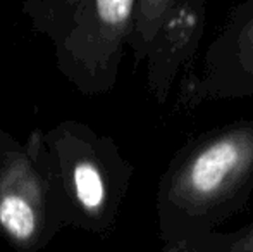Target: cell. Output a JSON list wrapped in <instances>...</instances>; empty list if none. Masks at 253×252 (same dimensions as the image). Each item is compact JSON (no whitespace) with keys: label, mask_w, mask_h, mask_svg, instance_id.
Returning a JSON list of instances; mask_svg holds the SVG:
<instances>
[{"label":"cell","mask_w":253,"mask_h":252,"mask_svg":"<svg viewBox=\"0 0 253 252\" xmlns=\"http://www.w3.org/2000/svg\"><path fill=\"white\" fill-rule=\"evenodd\" d=\"M136 0H26L35 30L55 45L57 64L83 92L109 83Z\"/></svg>","instance_id":"1"},{"label":"cell","mask_w":253,"mask_h":252,"mask_svg":"<svg viewBox=\"0 0 253 252\" xmlns=\"http://www.w3.org/2000/svg\"><path fill=\"white\" fill-rule=\"evenodd\" d=\"M253 161V137L243 131L210 142L190 161L179 176L177 195L205 204L226 194Z\"/></svg>","instance_id":"3"},{"label":"cell","mask_w":253,"mask_h":252,"mask_svg":"<svg viewBox=\"0 0 253 252\" xmlns=\"http://www.w3.org/2000/svg\"><path fill=\"white\" fill-rule=\"evenodd\" d=\"M45 180L24 152L0 166V230L21 249L40 239L45 223Z\"/></svg>","instance_id":"2"},{"label":"cell","mask_w":253,"mask_h":252,"mask_svg":"<svg viewBox=\"0 0 253 252\" xmlns=\"http://www.w3.org/2000/svg\"><path fill=\"white\" fill-rule=\"evenodd\" d=\"M170 0H136V31L148 44L162 24Z\"/></svg>","instance_id":"5"},{"label":"cell","mask_w":253,"mask_h":252,"mask_svg":"<svg viewBox=\"0 0 253 252\" xmlns=\"http://www.w3.org/2000/svg\"><path fill=\"white\" fill-rule=\"evenodd\" d=\"M62 176L81 211L97 218L107 204V185L98 162L90 155H64Z\"/></svg>","instance_id":"4"}]
</instances>
